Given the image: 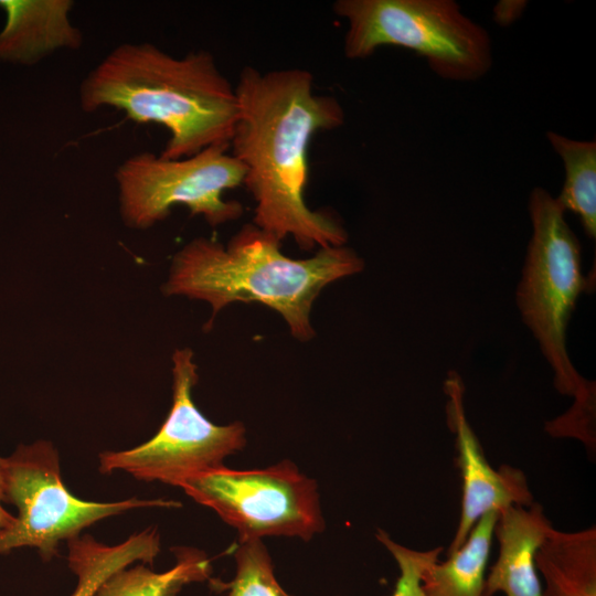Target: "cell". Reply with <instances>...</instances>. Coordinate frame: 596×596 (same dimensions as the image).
Here are the masks:
<instances>
[{"mask_svg":"<svg viewBox=\"0 0 596 596\" xmlns=\"http://www.w3.org/2000/svg\"><path fill=\"white\" fill-rule=\"evenodd\" d=\"M529 213L533 232L517 289L518 308L554 372L555 389L575 398L561 416L563 423L574 430H587L595 426V383L571 362L566 329L578 296L592 281L582 273L579 242L556 198L535 188Z\"/></svg>","mask_w":596,"mask_h":596,"instance_id":"277c9868","label":"cell"},{"mask_svg":"<svg viewBox=\"0 0 596 596\" xmlns=\"http://www.w3.org/2000/svg\"><path fill=\"white\" fill-rule=\"evenodd\" d=\"M551 523L540 504L511 505L499 512L496 563L486 576L483 596H542L534 556Z\"/></svg>","mask_w":596,"mask_h":596,"instance_id":"8fae6325","label":"cell"},{"mask_svg":"<svg viewBox=\"0 0 596 596\" xmlns=\"http://www.w3.org/2000/svg\"><path fill=\"white\" fill-rule=\"evenodd\" d=\"M71 0H0L7 22L0 32V58L34 64L61 51L77 50L83 34L71 21Z\"/></svg>","mask_w":596,"mask_h":596,"instance_id":"7c38bea8","label":"cell"},{"mask_svg":"<svg viewBox=\"0 0 596 596\" xmlns=\"http://www.w3.org/2000/svg\"><path fill=\"white\" fill-rule=\"evenodd\" d=\"M67 543L68 567L77 577L71 596H95L99 586L115 572L134 563L152 564L160 552V535L148 528L116 545H106L89 534Z\"/></svg>","mask_w":596,"mask_h":596,"instance_id":"5bb4252c","label":"cell"},{"mask_svg":"<svg viewBox=\"0 0 596 596\" xmlns=\"http://www.w3.org/2000/svg\"><path fill=\"white\" fill-rule=\"evenodd\" d=\"M238 532V540L264 536L311 540L324 530L318 486L288 459L257 469L224 465L178 486Z\"/></svg>","mask_w":596,"mask_h":596,"instance_id":"ba28073f","label":"cell"},{"mask_svg":"<svg viewBox=\"0 0 596 596\" xmlns=\"http://www.w3.org/2000/svg\"><path fill=\"white\" fill-rule=\"evenodd\" d=\"M234 87L238 115L230 151L256 203L253 224L280 241L291 236L307 251L343 246L344 227L305 202L310 141L343 125L340 102L317 94L312 74L298 67L260 72L247 65Z\"/></svg>","mask_w":596,"mask_h":596,"instance_id":"6da1fadb","label":"cell"},{"mask_svg":"<svg viewBox=\"0 0 596 596\" xmlns=\"http://www.w3.org/2000/svg\"><path fill=\"white\" fill-rule=\"evenodd\" d=\"M3 457L0 456V529L9 526L14 520V515L8 512L3 507Z\"/></svg>","mask_w":596,"mask_h":596,"instance_id":"44dd1931","label":"cell"},{"mask_svg":"<svg viewBox=\"0 0 596 596\" xmlns=\"http://www.w3.org/2000/svg\"><path fill=\"white\" fill-rule=\"evenodd\" d=\"M57 449L44 439L19 445L3 457V499L17 508L13 522L0 529V555L35 549L43 561L60 555V547L108 517L138 508L180 507L178 501L129 498L115 502L86 501L63 483Z\"/></svg>","mask_w":596,"mask_h":596,"instance_id":"8992f818","label":"cell"},{"mask_svg":"<svg viewBox=\"0 0 596 596\" xmlns=\"http://www.w3.org/2000/svg\"><path fill=\"white\" fill-rule=\"evenodd\" d=\"M448 396L446 416L456 435L458 465L462 476V503L459 523L448 547L458 550L477 521L489 512H500L511 505H530L532 493L523 472L514 467L493 469L486 459L480 443L467 421L464 408V383L450 371L444 382Z\"/></svg>","mask_w":596,"mask_h":596,"instance_id":"30bf717a","label":"cell"},{"mask_svg":"<svg viewBox=\"0 0 596 596\" xmlns=\"http://www.w3.org/2000/svg\"><path fill=\"white\" fill-rule=\"evenodd\" d=\"M280 242L253 223L245 224L226 246L198 237L173 256L163 292L210 304L207 326L232 302H260L283 316L296 339L308 341L315 336L310 311L320 291L362 272L364 263L344 245L319 248L309 258H290Z\"/></svg>","mask_w":596,"mask_h":596,"instance_id":"3957f363","label":"cell"},{"mask_svg":"<svg viewBox=\"0 0 596 596\" xmlns=\"http://www.w3.org/2000/svg\"><path fill=\"white\" fill-rule=\"evenodd\" d=\"M171 551L175 564L170 570L157 573L143 563L124 567L110 575L95 596H175L183 586L211 578V561L203 551L189 546Z\"/></svg>","mask_w":596,"mask_h":596,"instance_id":"2e32d148","label":"cell"},{"mask_svg":"<svg viewBox=\"0 0 596 596\" xmlns=\"http://www.w3.org/2000/svg\"><path fill=\"white\" fill-rule=\"evenodd\" d=\"M525 6V1H500L493 8V19L500 25H509L521 15Z\"/></svg>","mask_w":596,"mask_h":596,"instance_id":"ffe728a7","label":"cell"},{"mask_svg":"<svg viewBox=\"0 0 596 596\" xmlns=\"http://www.w3.org/2000/svg\"><path fill=\"white\" fill-rule=\"evenodd\" d=\"M547 140L562 159L565 180L556 198L564 211L578 215L586 235L596 236V142L549 131Z\"/></svg>","mask_w":596,"mask_h":596,"instance_id":"e0dca14e","label":"cell"},{"mask_svg":"<svg viewBox=\"0 0 596 596\" xmlns=\"http://www.w3.org/2000/svg\"><path fill=\"white\" fill-rule=\"evenodd\" d=\"M499 512L482 515L465 543L441 563L434 562L423 573L422 586L428 596H483L486 568Z\"/></svg>","mask_w":596,"mask_h":596,"instance_id":"9a60e30c","label":"cell"},{"mask_svg":"<svg viewBox=\"0 0 596 596\" xmlns=\"http://www.w3.org/2000/svg\"><path fill=\"white\" fill-rule=\"evenodd\" d=\"M79 104L85 113L114 108L135 123L163 126L166 159L230 147L238 115L235 87L210 52L174 56L148 42L113 49L81 83Z\"/></svg>","mask_w":596,"mask_h":596,"instance_id":"7a4b0ae2","label":"cell"},{"mask_svg":"<svg viewBox=\"0 0 596 596\" xmlns=\"http://www.w3.org/2000/svg\"><path fill=\"white\" fill-rule=\"evenodd\" d=\"M245 169L228 146L215 145L196 155L166 159L149 151L123 161L115 171L119 212L126 226L146 230L183 204L211 226L241 217L243 205L223 192L243 184Z\"/></svg>","mask_w":596,"mask_h":596,"instance_id":"52a82bcc","label":"cell"},{"mask_svg":"<svg viewBox=\"0 0 596 596\" xmlns=\"http://www.w3.org/2000/svg\"><path fill=\"white\" fill-rule=\"evenodd\" d=\"M542 596H596V530L550 528L534 556Z\"/></svg>","mask_w":596,"mask_h":596,"instance_id":"4fadbf2b","label":"cell"},{"mask_svg":"<svg viewBox=\"0 0 596 596\" xmlns=\"http://www.w3.org/2000/svg\"><path fill=\"white\" fill-rule=\"evenodd\" d=\"M189 348L172 354V404L159 430L149 440L125 450L99 454V471H125L141 481L178 487L184 479L224 465L246 444L243 423L216 425L196 407L192 391L199 375Z\"/></svg>","mask_w":596,"mask_h":596,"instance_id":"9c48e42d","label":"cell"},{"mask_svg":"<svg viewBox=\"0 0 596 596\" xmlns=\"http://www.w3.org/2000/svg\"><path fill=\"white\" fill-rule=\"evenodd\" d=\"M233 556L234 578L228 584L215 582L228 589L226 596H291L276 579L272 557L260 539L237 540Z\"/></svg>","mask_w":596,"mask_h":596,"instance_id":"ac0fdd59","label":"cell"},{"mask_svg":"<svg viewBox=\"0 0 596 596\" xmlns=\"http://www.w3.org/2000/svg\"><path fill=\"white\" fill-rule=\"evenodd\" d=\"M376 539L392 554L400 571L391 596H428L423 589L422 576L430 564L438 561L443 547L437 546L427 551L413 550L393 541L382 529L377 530Z\"/></svg>","mask_w":596,"mask_h":596,"instance_id":"d6986e66","label":"cell"},{"mask_svg":"<svg viewBox=\"0 0 596 596\" xmlns=\"http://www.w3.org/2000/svg\"><path fill=\"white\" fill-rule=\"evenodd\" d=\"M347 21L344 55L366 58L384 45L416 52L449 81H476L492 65L490 36L453 0H338Z\"/></svg>","mask_w":596,"mask_h":596,"instance_id":"5b68a950","label":"cell"}]
</instances>
